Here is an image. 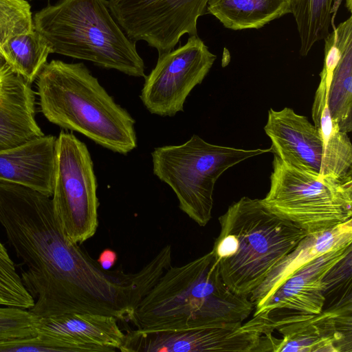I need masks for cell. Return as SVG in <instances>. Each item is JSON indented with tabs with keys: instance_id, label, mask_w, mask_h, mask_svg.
<instances>
[{
	"instance_id": "cell-1",
	"label": "cell",
	"mask_w": 352,
	"mask_h": 352,
	"mask_svg": "<svg viewBox=\"0 0 352 352\" xmlns=\"http://www.w3.org/2000/svg\"><path fill=\"white\" fill-rule=\"evenodd\" d=\"M0 224L21 261V278L34 300L29 310L38 318L89 313L131 322L157 281L150 264L135 273L102 270L67 238L52 199L36 190L0 181Z\"/></svg>"
},
{
	"instance_id": "cell-2",
	"label": "cell",
	"mask_w": 352,
	"mask_h": 352,
	"mask_svg": "<svg viewBox=\"0 0 352 352\" xmlns=\"http://www.w3.org/2000/svg\"><path fill=\"white\" fill-rule=\"evenodd\" d=\"M254 305L224 282L212 250L170 266L137 306L131 324L142 331L181 330L242 322Z\"/></svg>"
},
{
	"instance_id": "cell-3",
	"label": "cell",
	"mask_w": 352,
	"mask_h": 352,
	"mask_svg": "<svg viewBox=\"0 0 352 352\" xmlns=\"http://www.w3.org/2000/svg\"><path fill=\"white\" fill-rule=\"evenodd\" d=\"M41 111L50 122L113 152L137 147L135 120L82 63H47L36 78Z\"/></svg>"
},
{
	"instance_id": "cell-4",
	"label": "cell",
	"mask_w": 352,
	"mask_h": 352,
	"mask_svg": "<svg viewBox=\"0 0 352 352\" xmlns=\"http://www.w3.org/2000/svg\"><path fill=\"white\" fill-rule=\"evenodd\" d=\"M212 252L226 285L249 295L308 234L271 211L258 199L243 197L219 218Z\"/></svg>"
},
{
	"instance_id": "cell-5",
	"label": "cell",
	"mask_w": 352,
	"mask_h": 352,
	"mask_svg": "<svg viewBox=\"0 0 352 352\" xmlns=\"http://www.w3.org/2000/svg\"><path fill=\"white\" fill-rule=\"evenodd\" d=\"M34 28L51 53L92 62L134 77H145L135 42L113 18L107 0H60L33 16Z\"/></svg>"
},
{
	"instance_id": "cell-6",
	"label": "cell",
	"mask_w": 352,
	"mask_h": 352,
	"mask_svg": "<svg viewBox=\"0 0 352 352\" xmlns=\"http://www.w3.org/2000/svg\"><path fill=\"white\" fill-rule=\"evenodd\" d=\"M271 148L243 149L207 142L193 135L185 143L156 147L153 174L175 192L179 209L200 226L212 217L215 183L228 168Z\"/></svg>"
},
{
	"instance_id": "cell-7",
	"label": "cell",
	"mask_w": 352,
	"mask_h": 352,
	"mask_svg": "<svg viewBox=\"0 0 352 352\" xmlns=\"http://www.w3.org/2000/svg\"><path fill=\"white\" fill-rule=\"evenodd\" d=\"M270 188L261 199L273 212L307 234L351 219L352 179H322L274 155Z\"/></svg>"
},
{
	"instance_id": "cell-8",
	"label": "cell",
	"mask_w": 352,
	"mask_h": 352,
	"mask_svg": "<svg viewBox=\"0 0 352 352\" xmlns=\"http://www.w3.org/2000/svg\"><path fill=\"white\" fill-rule=\"evenodd\" d=\"M97 186L87 145L72 133L60 131L56 140L52 202L64 234L72 242L82 243L97 231Z\"/></svg>"
},
{
	"instance_id": "cell-9",
	"label": "cell",
	"mask_w": 352,
	"mask_h": 352,
	"mask_svg": "<svg viewBox=\"0 0 352 352\" xmlns=\"http://www.w3.org/2000/svg\"><path fill=\"white\" fill-rule=\"evenodd\" d=\"M208 0H108L113 18L135 43L145 41L158 56L173 50L181 37L197 34V20Z\"/></svg>"
},
{
	"instance_id": "cell-10",
	"label": "cell",
	"mask_w": 352,
	"mask_h": 352,
	"mask_svg": "<svg viewBox=\"0 0 352 352\" xmlns=\"http://www.w3.org/2000/svg\"><path fill=\"white\" fill-rule=\"evenodd\" d=\"M198 35L189 36L182 46L158 56L145 76L140 98L152 114L173 117L184 111L191 91L202 82L215 60Z\"/></svg>"
},
{
	"instance_id": "cell-11",
	"label": "cell",
	"mask_w": 352,
	"mask_h": 352,
	"mask_svg": "<svg viewBox=\"0 0 352 352\" xmlns=\"http://www.w3.org/2000/svg\"><path fill=\"white\" fill-rule=\"evenodd\" d=\"M264 131L272 141L271 153L285 163L322 179L339 180L319 131L305 116L289 107L270 109Z\"/></svg>"
},
{
	"instance_id": "cell-12",
	"label": "cell",
	"mask_w": 352,
	"mask_h": 352,
	"mask_svg": "<svg viewBox=\"0 0 352 352\" xmlns=\"http://www.w3.org/2000/svg\"><path fill=\"white\" fill-rule=\"evenodd\" d=\"M351 245L329 252L298 268L254 307V316L270 322L295 316L320 314L324 305L322 280Z\"/></svg>"
},
{
	"instance_id": "cell-13",
	"label": "cell",
	"mask_w": 352,
	"mask_h": 352,
	"mask_svg": "<svg viewBox=\"0 0 352 352\" xmlns=\"http://www.w3.org/2000/svg\"><path fill=\"white\" fill-rule=\"evenodd\" d=\"M37 336L62 352H115L124 333L110 315L73 313L39 318Z\"/></svg>"
},
{
	"instance_id": "cell-14",
	"label": "cell",
	"mask_w": 352,
	"mask_h": 352,
	"mask_svg": "<svg viewBox=\"0 0 352 352\" xmlns=\"http://www.w3.org/2000/svg\"><path fill=\"white\" fill-rule=\"evenodd\" d=\"M352 305L324 309L316 315L296 316L276 329L273 351L351 352Z\"/></svg>"
},
{
	"instance_id": "cell-15",
	"label": "cell",
	"mask_w": 352,
	"mask_h": 352,
	"mask_svg": "<svg viewBox=\"0 0 352 352\" xmlns=\"http://www.w3.org/2000/svg\"><path fill=\"white\" fill-rule=\"evenodd\" d=\"M321 71L327 80V104L342 132L352 131V17L326 36Z\"/></svg>"
},
{
	"instance_id": "cell-16",
	"label": "cell",
	"mask_w": 352,
	"mask_h": 352,
	"mask_svg": "<svg viewBox=\"0 0 352 352\" xmlns=\"http://www.w3.org/2000/svg\"><path fill=\"white\" fill-rule=\"evenodd\" d=\"M35 120L31 84L3 60L0 67V151L43 135Z\"/></svg>"
},
{
	"instance_id": "cell-17",
	"label": "cell",
	"mask_w": 352,
	"mask_h": 352,
	"mask_svg": "<svg viewBox=\"0 0 352 352\" xmlns=\"http://www.w3.org/2000/svg\"><path fill=\"white\" fill-rule=\"evenodd\" d=\"M57 137L42 135L0 151V181L53 193Z\"/></svg>"
},
{
	"instance_id": "cell-18",
	"label": "cell",
	"mask_w": 352,
	"mask_h": 352,
	"mask_svg": "<svg viewBox=\"0 0 352 352\" xmlns=\"http://www.w3.org/2000/svg\"><path fill=\"white\" fill-rule=\"evenodd\" d=\"M352 243V219L332 228L308 234L268 274L249 295L254 307L260 304L281 282L314 259Z\"/></svg>"
},
{
	"instance_id": "cell-19",
	"label": "cell",
	"mask_w": 352,
	"mask_h": 352,
	"mask_svg": "<svg viewBox=\"0 0 352 352\" xmlns=\"http://www.w3.org/2000/svg\"><path fill=\"white\" fill-rule=\"evenodd\" d=\"M296 0H208L206 12L232 30L260 29L293 12Z\"/></svg>"
},
{
	"instance_id": "cell-20",
	"label": "cell",
	"mask_w": 352,
	"mask_h": 352,
	"mask_svg": "<svg viewBox=\"0 0 352 352\" xmlns=\"http://www.w3.org/2000/svg\"><path fill=\"white\" fill-rule=\"evenodd\" d=\"M320 77L311 110L314 124L324 142L336 178L352 179V145L347 133L340 130L330 115L327 104V80L322 74Z\"/></svg>"
},
{
	"instance_id": "cell-21",
	"label": "cell",
	"mask_w": 352,
	"mask_h": 352,
	"mask_svg": "<svg viewBox=\"0 0 352 352\" xmlns=\"http://www.w3.org/2000/svg\"><path fill=\"white\" fill-rule=\"evenodd\" d=\"M50 54L47 41L34 29L12 37L0 48L6 63L30 84L47 63Z\"/></svg>"
},
{
	"instance_id": "cell-22",
	"label": "cell",
	"mask_w": 352,
	"mask_h": 352,
	"mask_svg": "<svg viewBox=\"0 0 352 352\" xmlns=\"http://www.w3.org/2000/svg\"><path fill=\"white\" fill-rule=\"evenodd\" d=\"M342 0H296L293 15L300 37V54L308 55L314 45L324 40L334 28V19Z\"/></svg>"
},
{
	"instance_id": "cell-23",
	"label": "cell",
	"mask_w": 352,
	"mask_h": 352,
	"mask_svg": "<svg viewBox=\"0 0 352 352\" xmlns=\"http://www.w3.org/2000/svg\"><path fill=\"white\" fill-rule=\"evenodd\" d=\"M352 248L326 272L322 283L324 309L352 305Z\"/></svg>"
},
{
	"instance_id": "cell-24",
	"label": "cell",
	"mask_w": 352,
	"mask_h": 352,
	"mask_svg": "<svg viewBox=\"0 0 352 352\" xmlns=\"http://www.w3.org/2000/svg\"><path fill=\"white\" fill-rule=\"evenodd\" d=\"M34 300L24 286L7 249L0 240V305L30 309Z\"/></svg>"
},
{
	"instance_id": "cell-25",
	"label": "cell",
	"mask_w": 352,
	"mask_h": 352,
	"mask_svg": "<svg viewBox=\"0 0 352 352\" xmlns=\"http://www.w3.org/2000/svg\"><path fill=\"white\" fill-rule=\"evenodd\" d=\"M34 29L30 6L26 0H0V48L12 37Z\"/></svg>"
},
{
	"instance_id": "cell-26",
	"label": "cell",
	"mask_w": 352,
	"mask_h": 352,
	"mask_svg": "<svg viewBox=\"0 0 352 352\" xmlns=\"http://www.w3.org/2000/svg\"><path fill=\"white\" fill-rule=\"evenodd\" d=\"M38 320L29 309L0 307V342L36 336Z\"/></svg>"
},
{
	"instance_id": "cell-27",
	"label": "cell",
	"mask_w": 352,
	"mask_h": 352,
	"mask_svg": "<svg viewBox=\"0 0 352 352\" xmlns=\"http://www.w3.org/2000/svg\"><path fill=\"white\" fill-rule=\"evenodd\" d=\"M55 352L37 335L0 342V352Z\"/></svg>"
},
{
	"instance_id": "cell-28",
	"label": "cell",
	"mask_w": 352,
	"mask_h": 352,
	"mask_svg": "<svg viewBox=\"0 0 352 352\" xmlns=\"http://www.w3.org/2000/svg\"><path fill=\"white\" fill-rule=\"evenodd\" d=\"M117 259V253L110 248H106L101 252L96 261L102 270H110L115 265Z\"/></svg>"
}]
</instances>
